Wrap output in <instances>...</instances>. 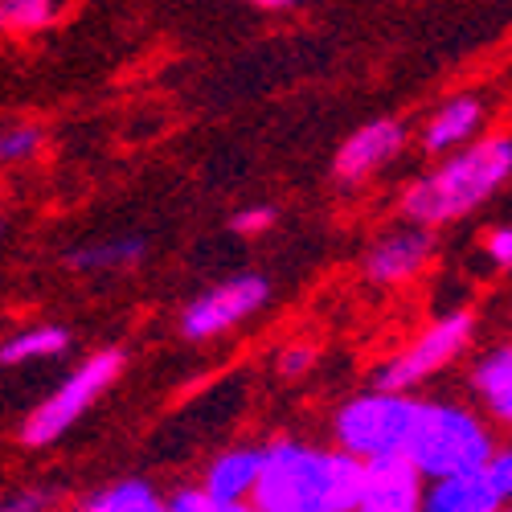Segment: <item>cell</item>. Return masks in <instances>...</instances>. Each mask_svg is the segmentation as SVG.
<instances>
[{
	"label": "cell",
	"instance_id": "obj_28",
	"mask_svg": "<svg viewBox=\"0 0 512 512\" xmlns=\"http://www.w3.org/2000/svg\"><path fill=\"white\" fill-rule=\"evenodd\" d=\"M353 512H373V508H353Z\"/></svg>",
	"mask_w": 512,
	"mask_h": 512
},
{
	"label": "cell",
	"instance_id": "obj_14",
	"mask_svg": "<svg viewBox=\"0 0 512 512\" xmlns=\"http://www.w3.org/2000/svg\"><path fill=\"white\" fill-rule=\"evenodd\" d=\"M472 390L484 402V410L492 414V422L512 426V345H500L476 361Z\"/></svg>",
	"mask_w": 512,
	"mask_h": 512
},
{
	"label": "cell",
	"instance_id": "obj_15",
	"mask_svg": "<svg viewBox=\"0 0 512 512\" xmlns=\"http://www.w3.org/2000/svg\"><path fill=\"white\" fill-rule=\"evenodd\" d=\"M144 254H148V242L140 234H127V238H107V242L78 246V250L66 254V263L74 271L99 275V271H127V267H136Z\"/></svg>",
	"mask_w": 512,
	"mask_h": 512
},
{
	"label": "cell",
	"instance_id": "obj_29",
	"mask_svg": "<svg viewBox=\"0 0 512 512\" xmlns=\"http://www.w3.org/2000/svg\"><path fill=\"white\" fill-rule=\"evenodd\" d=\"M500 512H512V504H504V508H500Z\"/></svg>",
	"mask_w": 512,
	"mask_h": 512
},
{
	"label": "cell",
	"instance_id": "obj_3",
	"mask_svg": "<svg viewBox=\"0 0 512 512\" xmlns=\"http://www.w3.org/2000/svg\"><path fill=\"white\" fill-rule=\"evenodd\" d=\"M496 455V435L480 418V410L459 402H418L414 435L406 443V459L422 480H443L463 472H484Z\"/></svg>",
	"mask_w": 512,
	"mask_h": 512
},
{
	"label": "cell",
	"instance_id": "obj_1",
	"mask_svg": "<svg viewBox=\"0 0 512 512\" xmlns=\"http://www.w3.org/2000/svg\"><path fill=\"white\" fill-rule=\"evenodd\" d=\"M361 476L365 463L336 447L275 439L263 447L250 504L259 512H353L361 504Z\"/></svg>",
	"mask_w": 512,
	"mask_h": 512
},
{
	"label": "cell",
	"instance_id": "obj_21",
	"mask_svg": "<svg viewBox=\"0 0 512 512\" xmlns=\"http://www.w3.org/2000/svg\"><path fill=\"white\" fill-rule=\"evenodd\" d=\"M484 476L492 480V488H496V496L504 500V504H512V447H496V455L488 459V467H484Z\"/></svg>",
	"mask_w": 512,
	"mask_h": 512
},
{
	"label": "cell",
	"instance_id": "obj_11",
	"mask_svg": "<svg viewBox=\"0 0 512 512\" xmlns=\"http://www.w3.org/2000/svg\"><path fill=\"white\" fill-rule=\"evenodd\" d=\"M259 467H263V447H226L205 463L197 488L218 504H242L259 484Z\"/></svg>",
	"mask_w": 512,
	"mask_h": 512
},
{
	"label": "cell",
	"instance_id": "obj_24",
	"mask_svg": "<svg viewBox=\"0 0 512 512\" xmlns=\"http://www.w3.org/2000/svg\"><path fill=\"white\" fill-rule=\"evenodd\" d=\"M484 254L492 259L496 271H512V226H496L484 238Z\"/></svg>",
	"mask_w": 512,
	"mask_h": 512
},
{
	"label": "cell",
	"instance_id": "obj_16",
	"mask_svg": "<svg viewBox=\"0 0 512 512\" xmlns=\"http://www.w3.org/2000/svg\"><path fill=\"white\" fill-rule=\"evenodd\" d=\"M70 349V332L58 324H37L21 328L9 340H0V365H29V361H50Z\"/></svg>",
	"mask_w": 512,
	"mask_h": 512
},
{
	"label": "cell",
	"instance_id": "obj_10",
	"mask_svg": "<svg viewBox=\"0 0 512 512\" xmlns=\"http://www.w3.org/2000/svg\"><path fill=\"white\" fill-rule=\"evenodd\" d=\"M422 488H426V480L414 472L406 455L373 459V463H365L361 504L357 508H373V512H418Z\"/></svg>",
	"mask_w": 512,
	"mask_h": 512
},
{
	"label": "cell",
	"instance_id": "obj_19",
	"mask_svg": "<svg viewBox=\"0 0 512 512\" xmlns=\"http://www.w3.org/2000/svg\"><path fill=\"white\" fill-rule=\"evenodd\" d=\"M41 144H46V136H41V127L33 123H13L0 132V164H25L41 152Z\"/></svg>",
	"mask_w": 512,
	"mask_h": 512
},
{
	"label": "cell",
	"instance_id": "obj_25",
	"mask_svg": "<svg viewBox=\"0 0 512 512\" xmlns=\"http://www.w3.org/2000/svg\"><path fill=\"white\" fill-rule=\"evenodd\" d=\"M46 504H50V492H41V488L0 496V512H46Z\"/></svg>",
	"mask_w": 512,
	"mask_h": 512
},
{
	"label": "cell",
	"instance_id": "obj_8",
	"mask_svg": "<svg viewBox=\"0 0 512 512\" xmlns=\"http://www.w3.org/2000/svg\"><path fill=\"white\" fill-rule=\"evenodd\" d=\"M435 259V238L431 230H422V226H394L386 234H377L365 250V259H361V271L369 283L377 287H402L410 279H418L426 267H431Z\"/></svg>",
	"mask_w": 512,
	"mask_h": 512
},
{
	"label": "cell",
	"instance_id": "obj_2",
	"mask_svg": "<svg viewBox=\"0 0 512 512\" xmlns=\"http://www.w3.org/2000/svg\"><path fill=\"white\" fill-rule=\"evenodd\" d=\"M512 181V136H484L451 156H443L431 173L406 185L402 213L410 226L435 230L463 222L472 209L492 201Z\"/></svg>",
	"mask_w": 512,
	"mask_h": 512
},
{
	"label": "cell",
	"instance_id": "obj_5",
	"mask_svg": "<svg viewBox=\"0 0 512 512\" xmlns=\"http://www.w3.org/2000/svg\"><path fill=\"white\" fill-rule=\"evenodd\" d=\"M119 373H123V353H119V349L91 353L46 402L33 406V414L21 422V443L33 447V451L54 447V443L70 431V426L115 386Z\"/></svg>",
	"mask_w": 512,
	"mask_h": 512
},
{
	"label": "cell",
	"instance_id": "obj_23",
	"mask_svg": "<svg viewBox=\"0 0 512 512\" xmlns=\"http://www.w3.org/2000/svg\"><path fill=\"white\" fill-rule=\"evenodd\" d=\"M164 512H218V500H209L193 484V488H177L173 496H164Z\"/></svg>",
	"mask_w": 512,
	"mask_h": 512
},
{
	"label": "cell",
	"instance_id": "obj_6",
	"mask_svg": "<svg viewBox=\"0 0 512 512\" xmlns=\"http://www.w3.org/2000/svg\"><path fill=\"white\" fill-rule=\"evenodd\" d=\"M476 332V316L472 312H447L435 324H426L410 345L390 357L386 365L377 369L373 390H390V394H410L422 381H431L435 373H443L451 361L463 357V349L472 345Z\"/></svg>",
	"mask_w": 512,
	"mask_h": 512
},
{
	"label": "cell",
	"instance_id": "obj_13",
	"mask_svg": "<svg viewBox=\"0 0 512 512\" xmlns=\"http://www.w3.org/2000/svg\"><path fill=\"white\" fill-rule=\"evenodd\" d=\"M500 508H504V500L496 496V488L484 472L426 480L422 504H418V512H500Z\"/></svg>",
	"mask_w": 512,
	"mask_h": 512
},
{
	"label": "cell",
	"instance_id": "obj_9",
	"mask_svg": "<svg viewBox=\"0 0 512 512\" xmlns=\"http://www.w3.org/2000/svg\"><path fill=\"white\" fill-rule=\"evenodd\" d=\"M402 148H406V127L398 119H373L340 144V152L332 160V177L340 185H361V181L377 177L386 164H394Z\"/></svg>",
	"mask_w": 512,
	"mask_h": 512
},
{
	"label": "cell",
	"instance_id": "obj_12",
	"mask_svg": "<svg viewBox=\"0 0 512 512\" xmlns=\"http://www.w3.org/2000/svg\"><path fill=\"white\" fill-rule=\"evenodd\" d=\"M484 127V103L476 95H459L451 103H443L422 127V152L431 156H451L467 144H476Z\"/></svg>",
	"mask_w": 512,
	"mask_h": 512
},
{
	"label": "cell",
	"instance_id": "obj_7",
	"mask_svg": "<svg viewBox=\"0 0 512 512\" xmlns=\"http://www.w3.org/2000/svg\"><path fill=\"white\" fill-rule=\"evenodd\" d=\"M271 300V279L259 275V271H242L218 287L201 291L197 300L181 312L177 328L185 340H193V345H201V340H218L226 336L230 328H238L242 320L259 316Z\"/></svg>",
	"mask_w": 512,
	"mask_h": 512
},
{
	"label": "cell",
	"instance_id": "obj_20",
	"mask_svg": "<svg viewBox=\"0 0 512 512\" xmlns=\"http://www.w3.org/2000/svg\"><path fill=\"white\" fill-rule=\"evenodd\" d=\"M316 361H320V349L308 345V340H300V345H287V349L275 357V365H279L283 377H304V373L316 369Z\"/></svg>",
	"mask_w": 512,
	"mask_h": 512
},
{
	"label": "cell",
	"instance_id": "obj_17",
	"mask_svg": "<svg viewBox=\"0 0 512 512\" xmlns=\"http://www.w3.org/2000/svg\"><path fill=\"white\" fill-rule=\"evenodd\" d=\"M78 512H164V496L148 480H115L82 500Z\"/></svg>",
	"mask_w": 512,
	"mask_h": 512
},
{
	"label": "cell",
	"instance_id": "obj_27",
	"mask_svg": "<svg viewBox=\"0 0 512 512\" xmlns=\"http://www.w3.org/2000/svg\"><path fill=\"white\" fill-rule=\"evenodd\" d=\"M218 512H259V508H254L250 500H242V504H218Z\"/></svg>",
	"mask_w": 512,
	"mask_h": 512
},
{
	"label": "cell",
	"instance_id": "obj_26",
	"mask_svg": "<svg viewBox=\"0 0 512 512\" xmlns=\"http://www.w3.org/2000/svg\"><path fill=\"white\" fill-rule=\"evenodd\" d=\"M263 9H271V13H279V9H291V5H300V0H259Z\"/></svg>",
	"mask_w": 512,
	"mask_h": 512
},
{
	"label": "cell",
	"instance_id": "obj_22",
	"mask_svg": "<svg viewBox=\"0 0 512 512\" xmlns=\"http://www.w3.org/2000/svg\"><path fill=\"white\" fill-rule=\"evenodd\" d=\"M275 218H279V209H271V205H250V209L234 213L230 230H234V234H263V230L275 226Z\"/></svg>",
	"mask_w": 512,
	"mask_h": 512
},
{
	"label": "cell",
	"instance_id": "obj_4",
	"mask_svg": "<svg viewBox=\"0 0 512 512\" xmlns=\"http://www.w3.org/2000/svg\"><path fill=\"white\" fill-rule=\"evenodd\" d=\"M414 418H418V398L390 394V390H365L332 414L336 451L353 455L357 463L406 455Z\"/></svg>",
	"mask_w": 512,
	"mask_h": 512
},
{
	"label": "cell",
	"instance_id": "obj_18",
	"mask_svg": "<svg viewBox=\"0 0 512 512\" xmlns=\"http://www.w3.org/2000/svg\"><path fill=\"white\" fill-rule=\"evenodd\" d=\"M58 17V0H0V29L37 33Z\"/></svg>",
	"mask_w": 512,
	"mask_h": 512
}]
</instances>
